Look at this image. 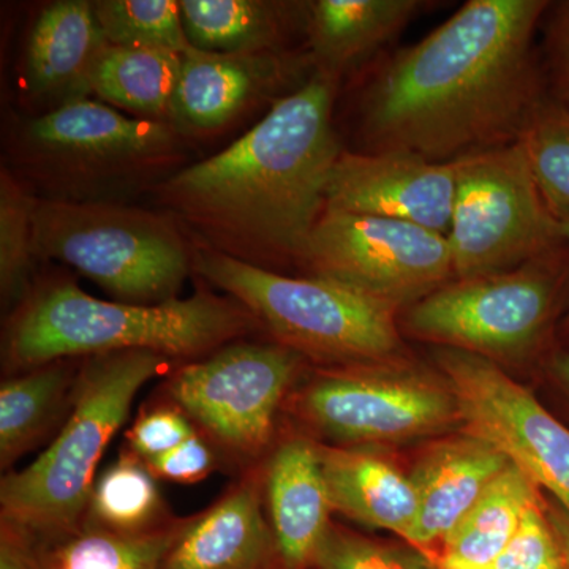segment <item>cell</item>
<instances>
[{
    "mask_svg": "<svg viewBox=\"0 0 569 569\" xmlns=\"http://www.w3.org/2000/svg\"><path fill=\"white\" fill-rule=\"evenodd\" d=\"M550 526L556 531L565 557H567L569 568V515L561 507L550 508L549 512Z\"/></svg>",
    "mask_w": 569,
    "mask_h": 569,
    "instance_id": "36",
    "label": "cell"
},
{
    "mask_svg": "<svg viewBox=\"0 0 569 569\" xmlns=\"http://www.w3.org/2000/svg\"><path fill=\"white\" fill-rule=\"evenodd\" d=\"M569 276V246L498 274L452 279L406 309L403 329L490 361L533 353L548 337Z\"/></svg>",
    "mask_w": 569,
    "mask_h": 569,
    "instance_id": "8",
    "label": "cell"
},
{
    "mask_svg": "<svg viewBox=\"0 0 569 569\" xmlns=\"http://www.w3.org/2000/svg\"><path fill=\"white\" fill-rule=\"evenodd\" d=\"M335 77L316 71L227 149L187 164L151 197L193 246L280 272L301 266L343 152Z\"/></svg>",
    "mask_w": 569,
    "mask_h": 569,
    "instance_id": "2",
    "label": "cell"
},
{
    "mask_svg": "<svg viewBox=\"0 0 569 569\" xmlns=\"http://www.w3.org/2000/svg\"><path fill=\"white\" fill-rule=\"evenodd\" d=\"M318 451L335 511L408 538L418 512L410 475L367 447L318 443Z\"/></svg>",
    "mask_w": 569,
    "mask_h": 569,
    "instance_id": "20",
    "label": "cell"
},
{
    "mask_svg": "<svg viewBox=\"0 0 569 569\" xmlns=\"http://www.w3.org/2000/svg\"><path fill=\"white\" fill-rule=\"evenodd\" d=\"M190 47L222 54L290 51L296 31L305 33L307 2L272 0H181Z\"/></svg>",
    "mask_w": 569,
    "mask_h": 569,
    "instance_id": "22",
    "label": "cell"
},
{
    "mask_svg": "<svg viewBox=\"0 0 569 569\" xmlns=\"http://www.w3.org/2000/svg\"><path fill=\"white\" fill-rule=\"evenodd\" d=\"M157 479L178 482V485H194L203 481L217 466L216 452L211 445L194 432L189 440L183 441L167 455L146 462Z\"/></svg>",
    "mask_w": 569,
    "mask_h": 569,
    "instance_id": "35",
    "label": "cell"
},
{
    "mask_svg": "<svg viewBox=\"0 0 569 569\" xmlns=\"http://www.w3.org/2000/svg\"><path fill=\"white\" fill-rule=\"evenodd\" d=\"M542 22L548 96L569 111V0L550 2Z\"/></svg>",
    "mask_w": 569,
    "mask_h": 569,
    "instance_id": "34",
    "label": "cell"
},
{
    "mask_svg": "<svg viewBox=\"0 0 569 569\" xmlns=\"http://www.w3.org/2000/svg\"><path fill=\"white\" fill-rule=\"evenodd\" d=\"M455 190V162H432L408 151L343 149L326 189V209L400 220L448 236Z\"/></svg>",
    "mask_w": 569,
    "mask_h": 569,
    "instance_id": "15",
    "label": "cell"
},
{
    "mask_svg": "<svg viewBox=\"0 0 569 569\" xmlns=\"http://www.w3.org/2000/svg\"><path fill=\"white\" fill-rule=\"evenodd\" d=\"M563 236H565V241H567V244L569 246V222L563 223ZM567 328L569 331V316H568V320H567Z\"/></svg>",
    "mask_w": 569,
    "mask_h": 569,
    "instance_id": "39",
    "label": "cell"
},
{
    "mask_svg": "<svg viewBox=\"0 0 569 569\" xmlns=\"http://www.w3.org/2000/svg\"><path fill=\"white\" fill-rule=\"evenodd\" d=\"M181 66L178 52L107 43L93 67L92 93L134 118L168 123Z\"/></svg>",
    "mask_w": 569,
    "mask_h": 569,
    "instance_id": "26",
    "label": "cell"
},
{
    "mask_svg": "<svg viewBox=\"0 0 569 569\" xmlns=\"http://www.w3.org/2000/svg\"><path fill=\"white\" fill-rule=\"evenodd\" d=\"M37 198L7 168L0 173V291L3 309H17L33 287Z\"/></svg>",
    "mask_w": 569,
    "mask_h": 569,
    "instance_id": "28",
    "label": "cell"
},
{
    "mask_svg": "<svg viewBox=\"0 0 569 569\" xmlns=\"http://www.w3.org/2000/svg\"><path fill=\"white\" fill-rule=\"evenodd\" d=\"M187 519L141 533H119L82 522L69 533L31 539L36 569H159Z\"/></svg>",
    "mask_w": 569,
    "mask_h": 569,
    "instance_id": "25",
    "label": "cell"
},
{
    "mask_svg": "<svg viewBox=\"0 0 569 569\" xmlns=\"http://www.w3.org/2000/svg\"><path fill=\"white\" fill-rule=\"evenodd\" d=\"M301 271L399 312L455 279L448 238L419 224L325 209Z\"/></svg>",
    "mask_w": 569,
    "mask_h": 569,
    "instance_id": "10",
    "label": "cell"
},
{
    "mask_svg": "<svg viewBox=\"0 0 569 569\" xmlns=\"http://www.w3.org/2000/svg\"><path fill=\"white\" fill-rule=\"evenodd\" d=\"M274 559L260 485L246 475L212 507L187 519L159 569H272Z\"/></svg>",
    "mask_w": 569,
    "mask_h": 569,
    "instance_id": "17",
    "label": "cell"
},
{
    "mask_svg": "<svg viewBox=\"0 0 569 569\" xmlns=\"http://www.w3.org/2000/svg\"><path fill=\"white\" fill-rule=\"evenodd\" d=\"M59 359L10 377L0 387V467L6 470L69 417L81 365Z\"/></svg>",
    "mask_w": 569,
    "mask_h": 569,
    "instance_id": "23",
    "label": "cell"
},
{
    "mask_svg": "<svg viewBox=\"0 0 569 569\" xmlns=\"http://www.w3.org/2000/svg\"><path fill=\"white\" fill-rule=\"evenodd\" d=\"M509 466V459L482 438L440 441L411 471L418 512L407 541L426 549L443 545L490 482Z\"/></svg>",
    "mask_w": 569,
    "mask_h": 569,
    "instance_id": "19",
    "label": "cell"
},
{
    "mask_svg": "<svg viewBox=\"0 0 569 569\" xmlns=\"http://www.w3.org/2000/svg\"><path fill=\"white\" fill-rule=\"evenodd\" d=\"M455 170L447 236L455 279L511 271L567 244L522 142L471 153Z\"/></svg>",
    "mask_w": 569,
    "mask_h": 569,
    "instance_id": "9",
    "label": "cell"
},
{
    "mask_svg": "<svg viewBox=\"0 0 569 569\" xmlns=\"http://www.w3.org/2000/svg\"><path fill=\"white\" fill-rule=\"evenodd\" d=\"M295 403L307 425L336 447L399 443L460 421L447 381L378 362L321 370Z\"/></svg>",
    "mask_w": 569,
    "mask_h": 569,
    "instance_id": "12",
    "label": "cell"
},
{
    "mask_svg": "<svg viewBox=\"0 0 569 569\" xmlns=\"http://www.w3.org/2000/svg\"><path fill=\"white\" fill-rule=\"evenodd\" d=\"M553 370L557 377L569 388V353H560L553 359Z\"/></svg>",
    "mask_w": 569,
    "mask_h": 569,
    "instance_id": "37",
    "label": "cell"
},
{
    "mask_svg": "<svg viewBox=\"0 0 569 569\" xmlns=\"http://www.w3.org/2000/svg\"><path fill=\"white\" fill-rule=\"evenodd\" d=\"M173 359L118 351L82 359L69 417L31 466L0 482L2 526L32 539L59 537L84 520L97 467L122 429L137 396Z\"/></svg>",
    "mask_w": 569,
    "mask_h": 569,
    "instance_id": "5",
    "label": "cell"
},
{
    "mask_svg": "<svg viewBox=\"0 0 569 569\" xmlns=\"http://www.w3.org/2000/svg\"><path fill=\"white\" fill-rule=\"evenodd\" d=\"M264 489L279 560L287 569L313 565L335 511L318 443L301 436L282 441L266 466Z\"/></svg>",
    "mask_w": 569,
    "mask_h": 569,
    "instance_id": "18",
    "label": "cell"
},
{
    "mask_svg": "<svg viewBox=\"0 0 569 569\" xmlns=\"http://www.w3.org/2000/svg\"><path fill=\"white\" fill-rule=\"evenodd\" d=\"M437 362L466 432L503 452L569 515V429L496 361L441 348Z\"/></svg>",
    "mask_w": 569,
    "mask_h": 569,
    "instance_id": "13",
    "label": "cell"
},
{
    "mask_svg": "<svg viewBox=\"0 0 569 569\" xmlns=\"http://www.w3.org/2000/svg\"><path fill=\"white\" fill-rule=\"evenodd\" d=\"M316 71L307 50L222 54L189 47L168 123L186 138L222 132L257 108L274 107Z\"/></svg>",
    "mask_w": 569,
    "mask_h": 569,
    "instance_id": "14",
    "label": "cell"
},
{
    "mask_svg": "<svg viewBox=\"0 0 569 569\" xmlns=\"http://www.w3.org/2000/svg\"><path fill=\"white\" fill-rule=\"evenodd\" d=\"M7 170L37 200L132 204L189 162L171 123L86 99L47 114L14 116L3 132Z\"/></svg>",
    "mask_w": 569,
    "mask_h": 569,
    "instance_id": "4",
    "label": "cell"
},
{
    "mask_svg": "<svg viewBox=\"0 0 569 569\" xmlns=\"http://www.w3.org/2000/svg\"><path fill=\"white\" fill-rule=\"evenodd\" d=\"M104 44L92 2L48 3L26 43L20 77L26 99L41 108L40 114L89 99L93 67Z\"/></svg>",
    "mask_w": 569,
    "mask_h": 569,
    "instance_id": "16",
    "label": "cell"
},
{
    "mask_svg": "<svg viewBox=\"0 0 569 569\" xmlns=\"http://www.w3.org/2000/svg\"><path fill=\"white\" fill-rule=\"evenodd\" d=\"M197 430L178 406H160L141 411L127 432L129 449L144 462L167 455L189 440Z\"/></svg>",
    "mask_w": 569,
    "mask_h": 569,
    "instance_id": "33",
    "label": "cell"
},
{
    "mask_svg": "<svg viewBox=\"0 0 569 569\" xmlns=\"http://www.w3.org/2000/svg\"><path fill=\"white\" fill-rule=\"evenodd\" d=\"M93 13L112 47L183 54L190 47L176 0H96Z\"/></svg>",
    "mask_w": 569,
    "mask_h": 569,
    "instance_id": "29",
    "label": "cell"
},
{
    "mask_svg": "<svg viewBox=\"0 0 569 569\" xmlns=\"http://www.w3.org/2000/svg\"><path fill=\"white\" fill-rule=\"evenodd\" d=\"M318 569H427V565L399 550L359 537L353 531L329 527L317 550Z\"/></svg>",
    "mask_w": 569,
    "mask_h": 569,
    "instance_id": "31",
    "label": "cell"
},
{
    "mask_svg": "<svg viewBox=\"0 0 569 569\" xmlns=\"http://www.w3.org/2000/svg\"><path fill=\"white\" fill-rule=\"evenodd\" d=\"M425 6L421 0L307 2V52L317 71L339 80L391 43Z\"/></svg>",
    "mask_w": 569,
    "mask_h": 569,
    "instance_id": "21",
    "label": "cell"
},
{
    "mask_svg": "<svg viewBox=\"0 0 569 569\" xmlns=\"http://www.w3.org/2000/svg\"><path fill=\"white\" fill-rule=\"evenodd\" d=\"M548 0H468L392 52L359 96L365 152L452 163L520 141L548 97L535 37Z\"/></svg>",
    "mask_w": 569,
    "mask_h": 569,
    "instance_id": "1",
    "label": "cell"
},
{
    "mask_svg": "<svg viewBox=\"0 0 569 569\" xmlns=\"http://www.w3.org/2000/svg\"><path fill=\"white\" fill-rule=\"evenodd\" d=\"M39 261L69 264L114 301L156 306L179 298L193 272V244L163 211L123 203L37 200Z\"/></svg>",
    "mask_w": 569,
    "mask_h": 569,
    "instance_id": "7",
    "label": "cell"
},
{
    "mask_svg": "<svg viewBox=\"0 0 569 569\" xmlns=\"http://www.w3.org/2000/svg\"><path fill=\"white\" fill-rule=\"evenodd\" d=\"M496 569H569L559 538L541 501L527 511L518 533L498 557Z\"/></svg>",
    "mask_w": 569,
    "mask_h": 569,
    "instance_id": "32",
    "label": "cell"
},
{
    "mask_svg": "<svg viewBox=\"0 0 569 569\" xmlns=\"http://www.w3.org/2000/svg\"><path fill=\"white\" fill-rule=\"evenodd\" d=\"M193 272L306 359L336 367L377 365L402 347L397 310L342 284L280 274L198 246Z\"/></svg>",
    "mask_w": 569,
    "mask_h": 569,
    "instance_id": "6",
    "label": "cell"
},
{
    "mask_svg": "<svg viewBox=\"0 0 569 569\" xmlns=\"http://www.w3.org/2000/svg\"><path fill=\"white\" fill-rule=\"evenodd\" d=\"M550 211L569 222V111L546 97L520 138Z\"/></svg>",
    "mask_w": 569,
    "mask_h": 569,
    "instance_id": "30",
    "label": "cell"
},
{
    "mask_svg": "<svg viewBox=\"0 0 569 569\" xmlns=\"http://www.w3.org/2000/svg\"><path fill=\"white\" fill-rule=\"evenodd\" d=\"M537 503L538 486L509 462L445 539L438 565L493 567L518 533L527 511Z\"/></svg>",
    "mask_w": 569,
    "mask_h": 569,
    "instance_id": "24",
    "label": "cell"
},
{
    "mask_svg": "<svg viewBox=\"0 0 569 569\" xmlns=\"http://www.w3.org/2000/svg\"><path fill=\"white\" fill-rule=\"evenodd\" d=\"M168 520L157 478L144 460L123 449L97 477L82 522L119 533H141Z\"/></svg>",
    "mask_w": 569,
    "mask_h": 569,
    "instance_id": "27",
    "label": "cell"
},
{
    "mask_svg": "<svg viewBox=\"0 0 569 569\" xmlns=\"http://www.w3.org/2000/svg\"><path fill=\"white\" fill-rule=\"evenodd\" d=\"M258 328L244 306L212 291L138 306L93 298L74 280H41L11 312L3 361L22 372L59 359L118 351H153L190 362Z\"/></svg>",
    "mask_w": 569,
    "mask_h": 569,
    "instance_id": "3",
    "label": "cell"
},
{
    "mask_svg": "<svg viewBox=\"0 0 569 569\" xmlns=\"http://www.w3.org/2000/svg\"><path fill=\"white\" fill-rule=\"evenodd\" d=\"M305 356L280 343H228L174 370L164 388L190 421L241 462L260 458Z\"/></svg>",
    "mask_w": 569,
    "mask_h": 569,
    "instance_id": "11",
    "label": "cell"
},
{
    "mask_svg": "<svg viewBox=\"0 0 569 569\" xmlns=\"http://www.w3.org/2000/svg\"><path fill=\"white\" fill-rule=\"evenodd\" d=\"M440 569H496L492 567L488 568H473V567H460V565H438Z\"/></svg>",
    "mask_w": 569,
    "mask_h": 569,
    "instance_id": "38",
    "label": "cell"
}]
</instances>
